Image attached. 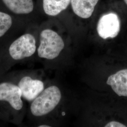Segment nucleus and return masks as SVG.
<instances>
[{"mask_svg": "<svg viewBox=\"0 0 127 127\" xmlns=\"http://www.w3.org/2000/svg\"><path fill=\"white\" fill-rule=\"evenodd\" d=\"M32 26L0 49V77L18 64L27 62L36 54L37 41Z\"/></svg>", "mask_w": 127, "mask_h": 127, "instance_id": "nucleus-1", "label": "nucleus"}, {"mask_svg": "<svg viewBox=\"0 0 127 127\" xmlns=\"http://www.w3.org/2000/svg\"><path fill=\"white\" fill-rule=\"evenodd\" d=\"M27 110L19 88L12 82L0 79V121L22 125Z\"/></svg>", "mask_w": 127, "mask_h": 127, "instance_id": "nucleus-2", "label": "nucleus"}, {"mask_svg": "<svg viewBox=\"0 0 127 127\" xmlns=\"http://www.w3.org/2000/svg\"><path fill=\"white\" fill-rule=\"evenodd\" d=\"M0 79L12 82L17 85L21 91L24 99L29 103L36 98L45 88L44 82L31 70L9 71Z\"/></svg>", "mask_w": 127, "mask_h": 127, "instance_id": "nucleus-3", "label": "nucleus"}, {"mask_svg": "<svg viewBox=\"0 0 127 127\" xmlns=\"http://www.w3.org/2000/svg\"><path fill=\"white\" fill-rule=\"evenodd\" d=\"M61 98L62 93L59 87L53 84L46 87L36 98L30 103L26 117L29 120L45 117L54 112Z\"/></svg>", "mask_w": 127, "mask_h": 127, "instance_id": "nucleus-4", "label": "nucleus"}, {"mask_svg": "<svg viewBox=\"0 0 127 127\" xmlns=\"http://www.w3.org/2000/svg\"><path fill=\"white\" fill-rule=\"evenodd\" d=\"M64 47L63 40L56 31L47 28L40 32L36 54L40 59L52 61L59 57Z\"/></svg>", "mask_w": 127, "mask_h": 127, "instance_id": "nucleus-5", "label": "nucleus"}, {"mask_svg": "<svg viewBox=\"0 0 127 127\" xmlns=\"http://www.w3.org/2000/svg\"><path fill=\"white\" fill-rule=\"evenodd\" d=\"M29 27L0 7V49Z\"/></svg>", "mask_w": 127, "mask_h": 127, "instance_id": "nucleus-6", "label": "nucleus"}, {"mask_svg": "<svg viewBox=\"0 0 127 127\" xmlns=\"http://www.w3.org/2000/svg\"><path fill=\"white\" fill-rule=\"evenodd\" d=\"M0 7L29 26L34 9L33 0H0Z\"/></svg>", "mask_w": 127, "mask_h": 127, "instance_id": "nucleus-7", "label": "nucleus"}, {"mask_svg": "<svg viewBox=\"0 0 127 127\" xmlns=\"http://www.w3.org/2000/svg\"><path fill=\"white\" fill-rule=\"evenodd\" d=\"M120 29V20L118 15L114 12L105 14L102 16L97 25V33L103 39L116 37Z\"/></svg>", "mask_w": 127, "mask_h": 127, "instance_id": "nucleus-8", "label": "nucleus"}, {"mask_svg": "<svg viewBox=\"0 0 127 127\" xmlns=\"http://www.w3.org/2000/svg\"><path fill=\"white\" fill-rule=\"evenodd\" d=\"M106 84L120 96L127 97V69H122L110 75Z\"/></svg>", "mask_w": 127, "mask_h": 127, "instance_id": "nucleus-9", "label": "nucleus"}, {"mask_svg": "<svg viewBox=\"0 0 127 127\" xmlns=\"http://www.w3.org/2000/svg\"><path fill=\"white\" fill-rule=\"evenodd\" d=\"M99 0H71L74 14L83 19L90 18L93 13Z\"/></svg>", "mask_w": 127, "mask_h": 127, "instance_id": "nucleus-10", "label": "nucleus"}, {"mask_svg": "<svg viewBox=\"0 0 127 127\" xmlns=\"http://www.w3.org/2000/svg\"><path fill=\"white\" fill-rule=\"evenodd\" d=\"M71 0H42V9L46 15L56 17L66 9Z\"/></svg>", "mask_w": 127, "mask_h": 127, "instance_id": "nucleus-11", "label": "nucleus"}, {"mask_svg": "<svg viewBox=\"0 0 127 127\" xmlns=\"http://www.w3.org/2000/svg\"><path fill=\"white\" fill-rule=\"evenodd\" d=\"M106 127H125L126 126L123 123L116 121H111L107 123L105 125Z\"/></svg>", "mask_w": 127, "mask_h": 127, "instance_id": "nucleus-12", "label": "nucleus"}, {"mask_svg": "<svg viewBox=\"0 0 127 127\" xmlns=\"http://www.w3.org/2000/svg\"><path fill=\"white\" fill-rule=\"evenodd\" d=\"M124 1L125 2V3L127 5V0H124Z\"/></svg>", "mask_w": 127, "mask_h": 127, "instance_id": "nucleus-13", "label": "nucleus"}]
</instances>
